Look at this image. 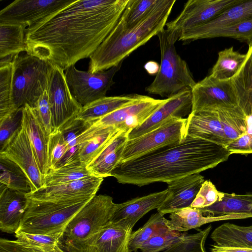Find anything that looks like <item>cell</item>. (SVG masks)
Masks as SVG:
<instances>
[{"mask_svg": "<svg viewBox=\"0 0 252 252\" xmlns=\"http://www.w3.org/2000/svg\"><path fill=\"white\" fill-rule=\"evenodd\" d=\"M132 228L121 222L110 221L93 238L85 252H129Z\"/></svg>", "mask_w": 252, "mask_h": 252, "instance_id": "obj_24", "label": "cell"}, {"mask_svg": "<svg viewBox=\"0 0 252 252\" xmlns=\"http://www.w3.org/2000/svg\"><path fill=\"white\" fill-rule=\"evenodd\" d=\"M93 123L87 122L76 118L63 126L60 130L68 149L77 145L78 138L92 125Z\"/></svg>", "mask_w": 252, "mask_h": 252, "instance_id": "obj_45", "label": "cell"}, {"mask_svg": "<svg viewBox=\"0 0 252 252\" xmlns=\"http://www.w3.org/2000/svg\"><path fill=\"white\" fill-rule=\"evenodd\" d=\"M164 215L157 212L137 230L132 232L128 242L129 252H138L141 246L152 237L169 230Z\"/></svg>", "mask_w": 252, "mask_h": 252, "instance_id": "obj_34", "label": "cell"}, {"mask_svg": "<svg viewBox=\"0 0 252 252\" xmlns=\"http://www.w3.org/2000/svg\"><path fill=\"white\" fill-rule=\"evenodd\" d=\"M204 216L243 214L252 216V194L221 193L220 199L212 205L200 209Z\"/></svg>", "mask_w": 252, "mask_h": 252, "instance_id": "obj_30", "label": "cell"}, {"mask_svg": "<svg viewBox=\"0 0 252 252\" xmlns=\"http://www.w3.org/2000/svg\"><path fill=\"white\" fill-rule=\"evenodd\" d=\"M0 183L8 188L30 192V183L22 169L11 160L0 156Z\"/></svg>", "mask_w": 252, "mask_h": 252, "instance_id": "obj_35", "label": "cell"}, {"mask_svg": "<svg viewBox=\"0 0 252 252\" xmlns=\"http://www.w3.org/2000/svg\"><path fill=\"white\" fill-rule=\"evenodd\" d=\"M33 108L43 128L50 135L53 128L48 88L40 96Z\"/></svg>", "mask_w": 252, "mask_h": 252, "instance_id": "obj_47", "label": "cell"}, {"mask_svg": "<svg viewBox=\"0 0 252 252\" xmlns=\"http://www.w3.org/2000/svg\"><path fill=\"white\" fill-rule=\"evenodd\" d=\"M211 229L210 225L196 233H188L182 240L161 252H206L205 243Z\"/></svg>", "mask_w": 252, "mask_h": 252, "instance_id": "obj_41", "label": "cell"}, {"mask_svg": "<svg viewBox=\"0 0 252 252\" xmlns=\"http://www.w3.org/2000/svg\"><path fill=\"white\" fill-rule=\"evenodd\" d=\"M0 156L11 160L22 169L30 183V192L44 187V176L39 170L32 145L22 126L0 152Z\"/></svg>", "mask_w": 252, "mask_h": 252, "instance_id": "obj_14", "label": "cell"}, {"mask_svg": "<svg viewBox=\"0 0 252 252\" xmlns=\"http://www.w3.org/2000/svg\"><path fill=\"white\" fill-rule=\"evenodd\" d=\"M166 99L146 96L144 99L121 108L93 123L98 127H114L119 130H130L144 123Z\"/></svg>", "mask_w": 252, "mask_h": 252, "instance_id": "obj_15", "label": "cell"}, {"mask_svg": "<svg viewBox=\"0 0 252 252\" xmlns=\"http://www.w3.org/2000/svg\"><path fill=\"white\" fill-rule=\"evenodd\" d=\"M191 91V112L228 111L239 107L232 79L219 80L209 75L196 83Z\"/></svg>", "mask_w": 252, "mask_h": 252, "instance_id": "obj_8", "label": "cell"}, {"mask_svg": "<svg viewBox=\"0 0 252 252\" xmlns=\"http://www.w3.org/2000/svg\"><path fill=\"white\" fill-rule=\"evenodd\" d=\"M246 57V54L234 51L233 47L221 50L218 53V60L210 75L219 80L232 79L241 68Z\"/></svg>", "mask_w": 252, "mask_h": 252, "instance_id": "obj_33", "label": "cell"}, {"mask_svg": "<svg viewBox=\"0 0 252 252\" xmlns=\"http://www.w3.org/2000/svg\"><path fill=\"white\" fill-rule=\"evenodd\" d=\"M187 118L172 119L147 133L128 140L119 163L138 158L162 147L184 141L187 137Z\"/></svg>", "mask_w": 252, "mask_h": 252, "instance_id": "obj_9", "label": "cell"}, {"mask_svg": "<svg viewBox=\"0 0 252 252\" xmlns=\"http://www.w3.org/2000/svg\"><path fill=\"white\" fill-rule=\"evenodd\" d=\"M91 175H94L87 165L80 162L73 163L50 170L44 177V187L69 183Z\"/></svg>", "mask_w": 252, "mask_h": 252, "instance_id": "obj_37", "label": "cell"}, {"mask_svg": "<svg viewBox=\"0 0 252 252\" xmlns=\"http://www.w3.org/2000/svg\"><path fill=\"white\" fill-rule=\"evenodd\" d=\"M26 28L22 25L0 24V59L27 51Z\"/></svg>", "mask_w": 252, "mask_h": 252, "instance_id": "obj_31", "label": "cell"}, {"mask_svg": "<svg viewBox=\"0 0 252 252\" xmlns=\"http://www.w3.org/2000/svg\"><path fill=\"white\" fill-rule=\"evenodd\" d=\"M221 193L210 181L205 180L190 207L199 209L209 207L220 199Z\"/></svg>", "mask_w": 252, "mask_h": 252, "instance_id": "obj_46", "label": "cell"}, {"mask_svg": "<svg viewBox=\"0 0 252 252\" xmlns=\"http://www.w3.org/2000/svg\"><path fill=\"white\" fill-rule=\"evenodd\" d=\"M27 192L13 190L0 183V229L15 234L26 212L29 199Z\"/></svg>", "mask_w": 252, "mask_h": 252, "instance_id": "obj_19", "label": "cell"}, {"mask_svg": "<svg viewBox=\"0 0 252 252\" xmlns=\"http://www.w3.org/2000/svg\"><path fill=\"white\" fill-rule=\"evenodd\" d=\"M232 154H252V133H245L225 146Z\"/></svg>", "mask_w": 252, "mask_h": 252, "instance_id": "obj_48", "label": "cell"}, {"mask_svg": "<svg viewBox=\"0 0 252 252\" xmlns=\"http://www.w3.org/2000/svg\"><path fill=\"white\" fill-rule=\"evenodd\" d=\"M120 130L114 127H98L92 124L85 132V140L80 144L79 161L87 166Z\"/></svg>", "mask_w": 252, "mask_h": 252, "instance_id": "obj_27", "label": "cell"}, {"mask_svg": "<svg viewBox=\"0 0 252 252\" xmlns=\"http://www.w3.org/2000/svg\"><path fill=\"white\" fill-rule=\"evenodd\" d=\"M68 150V147L60 130L54 131L50 134L48 144L49 169L56 168Z\"/></svg>", "mask_w": 252, "mask_h": 252, "instance_id": "obj_44", "label": "cell"}, {"mask_svg": "<svg viewBox=\"0 0 252 252\" xmlns=\"http://www.w3.org/2000/svg\"><path fill=\"white\" fill-rule=\"evenodd\" d=\"M75 0H16L0 11V24L27 29L55 14Z\"/></svg>", "mask_w": 252, "mask_h": 252, "instance_id": "obj_11", "label": "cell"}, {"mask_svg": "<svg viewBox=\"0 0 252 252\" xmlns=\"http://www.w3.org/2000/svg\"><path fill=\"white\" fill-rule=\"evenodd\" d=\"M167 192V189H166L116 204L110 221L121 222L133 227L145 214L159 207Z\"/></svg>", "mask_w": 252, "mask_h": 252, "instance_id": "obj_23", "label": "cell"}, {"mask_svg": "<svg viewBox=\"0 0 252 252\" xmlns=\"http://www.w3.org/2000/svg\"><path fill=\"white\" fill-rule=\"evenodd\" d=\"M0 252H35L33 250L19 243L16 240L0 239Z\"/></svg>", "mask_w": 252, "mask_h": 252, "instance_id": "obj_49", "label": "cell"}, {"mask_svg": "<svg viewBox=\"0 0 252 252\" xmlns=\"http://www.w3.org/2000/svg\"><path fill=\"white\" fill-rule=\"evenodd\" d=\"M62 235H42L17 231L15 233L16 241L35 252H67L62 247Z\"/></svg>", "mask_w": 252, "mask_h": 252, "instance_id": "obj_36", "label": "cell"}, {"mask_svg": "<svg viewBox=\"0 0 252 252\" xmlns=\"http://www.w3.org/2000/svg\"><path fill=\"white\" fill-rule=\"evenodd\" d=\"M13 97L16 109L28 104L33 108L48 88L53 64L33 55L13 58Z\"/></svg>", "mask_w": 252, "mask_h": 252, "instance_id": "obj_7", "label": "cell"}, {"mask_svg": "<svg viewBox=\"0 0 252 252\" xmlns=\"http://www.w3.org/2000/svg\"><path fill=\"white\" fill-rule=\"evenodd\" d=\"M122 64L94 73L79 70L74 65L70 66L66 70L65 76L72 95L82 107L106 96Z\"/></svg>", "mask_w": 252, "mask_h": 252, "instance_id": "obj_10", "label": "cell"}, {"mask_svg": "<svg viewBox=\"0 0 252 252\" xmlns=\"http://www.w3.org/2000/svg\"><path fill=\"white\" fill-rule=\"evenodd\" d=\"M157 36L161 53L159 70L146 91L168 98L185 90H191L196 82L187 63L177 53L175 46L179 34L164 29Z\"/></svg>", "mask_w": 252, "mask_h": 252, "instance_id": "obj_4", "label": "cell"}, {"mask_svg": "<svg viewBox=\"0 0 252 252\" xmlns=\"http://www.w3.org/2000/svg\"><path fill=\"white\" fill-rule=\"evenodd\" d=\"M146 96L138 94L106 96L83 106L76 118L93 123L121 108L142 100Z\"/></svg>", "mask_w": 252, "mask_h": 252, "instance_id": "obj_26", "label": "cell"}, {"mask_svg": "<svg viewBox=\"0 0 252 252\" xmlns=\"http://www.w3.org/2000/svg\"><path fill=\"white\" fill-rule=\"evenodd\" d=\"M211 252H252V248L223 247L216 244L211 245Z\"/></svg>", "mask_w": 252, "mask_h": 252, "instance_id": "obj_50", "label": "cell"}, {"mask_svg": "<svg viewBox=\"0 0 252 252\" xmlns=\"http://www.w3.org/2000/svg\"><path fill=\"white\" fill-rule=\"evenodd\" d=\"M188 234L170 230L155 235L140 248L141 252H161L182 240Z\"/></svg>", "mask_w": 252, "mask_h": 252, "instance_id": "obj_42", "label": "cell"}, {"mask_svg": "<svg viewBox=\"0 0 252 252\" xmlns=\"http://www.w3.org/2000/svg\"><path fill=\"white\" fill-rule=\"evenodd\" d=\"M93 198L64 201L29 199L17 231L42 235H63L70 220Z\"/></svg>", "mask_w": 252, "mask_h": 252, "instance_id": "obj_6", "label": "cell"}, {"mask_svg": "<svg viewBox=\"0 0 252 252\" xmlns=\"http://www.w3.org/2000/svg\"><path fill=\"white\" fill-rule=\"evenodd\" d=\"M144 67L148 73L150 75H155L158 73L160 65L157 62L150 61L147 62Z\"/></svg>", "mask_w": 252, "mask_h": 252, "instance_id": "obj_51", "label": "cell"}, {"mask_svg": "<svg viewBox=\"0 0 252 252\" xmlns=\"http://www.w3.org/2000/svg\"><path fill=\"white\" fill-rule=\"evenodd\" d=\"M250 218L252 216L243 214L204 216L200 209L189 207L171 213L165 222L170 230L183 232L212 222Z\"/></svg>", "mask_w": 252, "mask_h": 252, "instance_id": "obj_25", "label": "cell"}, {"mask_svg": "<svg viewBox=\"0 0 252 252\" xmlns=\"http://www.w3.org/2000/svg\"><path fill=\"white\" fill-rule=\"evenodd\" d=\"M128 1L75 0L26 30L27 53L66 70L96 50Z\"/></svg>", "mask_w": 252, "mask_h": 252, "instance_id": "obj_1", "label": "cell"}, {"mask_svg": "<svg viewBox=\"0 0 252 252\" xmlns=\"http://www.w3.org/2000/svg\"><path fill=\"white\" fill-rule=\"evenodd\" d=\"M219 112L227 145L246 132V116L240 107L232 111Z\"/></svg>", "mask_w": 252, "mask_h": 252, "instance_id": "obj_39", "label": "cell"}, {"mask_svg": "<svg viewBox=\"0 0 252 252\" xmlns=\"http://www.w3.org/2000/svg\"><path fill=\"white\" fill-rule=\"evenodd\" d=\"M204 181V177L198 173L167 183V194L158 212L164 216L190 207Z\"/></svg>", "mask_w": 252, "mask_h": 252, "instance_id": "obj_18", "label": "cell"}, {"mask_svg": "<svg viewBox=\"0 0 252 252\" xmlns=\"http://www.w3.org/2000/svg\"><path fill=\"white\" fill-rule=\"evenodd\" d=\"M116 204L107 195H95L73 218L61 243L67 252H85L97 233L110 221Z\"/></svg>", "mask_w": 252, "mask_h": 252, "instance_id": "obj_5", "label": "cell"}, {"mask_svg": "<svg viewBox=\"0 0 252 252\" xmlns=\"http://www.w3.org/2000/svg\"><path fill=\"white\" fill-rule=\"evenodd\" d=\"M230 155L223 146L187 135L181 143L119 163L111 176L119 183L139 187L167 183L213 168L227 160Z\"/></svg>", "mask_w": 252, "mask_h": 252, "instance_id": "obj_2", "label": "cell"}, {"mask_svg": "<svg viewBox=\"0 0 252 252\" xmlns=\"http://www.w3.org/2000/svg\"><path fill=\"white\" fill-rule=\"evenodd\" d=\"M104 178L91 175L78 180L57 186L43 188L28 192L29 199L40 201H63L84 199L96 195Z\"/></svg>", "mask_w": 252, "mask_h": 252, "instance_id": "obj_17", "label": "cell"}, {"mask_svg": "<svg viewBox=\"0 0 252 252\" xmlns=\"http://www.w3.org/2000/svg\"><path fill=\"white\" fill-rule=\"evenodd\" d=\"M22 126L29 138L41 174L50 170L48 159L49 135L39 121L33 108L28 104L23 107Z\"/></svg>", "mask_w": 252, "mask_h": 252, "instance_id": "obj_21", "label": "cell"}, {"mask_svg": "<svg viewBox=\"0 0 252 252\" xmlns=\"http://www.w3.org/2000/svg\"><path fill=\"white\" fill-rule=\"evenodd\" d=\"M187 119V136L200 138L224 147L227 145L219 111L191 112Z\"/></svg>", "mask_w": 252, "mask_h": 252, "instance_id": "obj_22", "label": "cell"}, {"mask_svg": "<svg viewBox=\"0 0 252 252\" xmlns=\"http://www.w3.org/2000/svg\"><path fill=\"white\" fill-rule=\"evenodd\" d=\"M191 90H185L166 98V101L144 123L130 131L128 140L147 133L172 119L185 118L191 112Z\"/></svg>", "mask_w": 252, "mask_h": 252, "instance_id": "obj_16", "label": "cell"}, {"mask_svg": "<svg viewBox=\"0 0 252 252\" xmlns=\"http://www.w3.org/2000/svg\"><path fill=\"white\" fill-rule=\"evenodd\" d=\"M211 238L220 246L252 248V225L244 226L224 223L214 230Z\"/></svg>", "mask_w": 252, "mask_h": 252, "instance_id": "obj_29", "label": "cell"}, {"mask_svg": "<svg viewBox=\"0 0 252 252\" xmlns=\"http://www.w3.org/2000/svg\"><path fill=\"white\" fill-rule=\"evenodd\" d=\"M242 0H189L180 14L166 24L167 29L179 35L184 31L195 28L210 21L227 8Z\"/></svg>", "mask_w": 252, "mask_h": 252, "instance_id": "obj_13", "label": "cell"}, {"mask_svg": "<svg viewBox=\"0 0 252 252\" xmlns=\"http://www.w3.org/2000/svg\"><path fill=\"white\" fill-rule=\"evenodd\" d=\"M160 0H129L116 25L128 29L138 24Z\"/></svg>", "mask_w": 252, "mask_h": 252, "instance_id": "obj_38", "label": "cell"}, {"mask_svg": "<svg viewBox=\"0 0 252 252\" xmlns=\"http://www.w3.org/2000/svg\"><path fill=\"white\" fill-rule=\"evenodd\" d=\"M246 59L232 78L236 89L239 107L246 117L252 115V43L249 44Z\"/></svg>", "mask_w": 252, "mask_h": 252, "instance_id": "obj_28", "label": "cell"}, {"mask_svg": "<svg viewBox=\"0 0 252 252\" xmlns=\"http://www.w3.org/2000/svg\"><path fill=\"white\" fill-rule=\"evenodd\" d=\"M13 58L7 57L0 62V120L17 110L13 97Z\"/></svg>", "mask_w": 252, "mask_h": 252, "instance_id": "obj_32", "label": "cell"}, {"mask_svg": "<svg viewBox=\"0 0 252 252\" xmlns=\"http://www.w3.org/2000/svg\"><path fill=\"white\" fill-rule=\"evenodd\" d=\"M252 17V0L242 1L224 10L208 23L183 31L178 40L185 42L201 39L204 35L218 29Z\"/></svg>", "mask_w": 252, "mask_h": 252, "instance_id": "obj_20", "label": "cell"}, {"mask_svg": "<svg viewBox=\"0 0 252 252\" xmlns=\"http://www.w3.org/2000/svg\"><path fill=\"white\" fill-rule=\"evenodd\" d=\"M219 37L233 38L241 42H245L248 45L252 43V17L214 30L204 35L202 39Z\"/></svg>", "mask_w": 252, "mask_h": 252, "instance_id": "obj_40", "label": "cell"}, {"mask_svg": "<svg viewBox=\"0 0 252 252\" xmlns=\"http://www.w3.org/2000/svg\"><path fill=\"white\" fill-rule=\"evenodd\" d=\"M48 90L53 131L75 119L82 106L72 95L64 70L53 64Z\"/></svg>", "mask_w": 252, "mask_h": 252, "instance_id": "obj_12", "label": "cell"}, {"mask_svg": "<svg viewBox=\"0 0 252 252\" xmlns=\"http://www.w3.org/2000/svg\"><path fill=\"white\" fill-rule=\"evenodd\" d=\"M23 108L0 120V152L6 146L16 132L22 127Z\"/></svg>", "mask_w": 252, "mask_h": 252, "instance_id": "obj_43", "label": "cell"}, {"mask_svg": "<svg viewBox=\"0 0 252 252\" xmlns=\"http://www.w3.org/2000/svg\"><path fill=\"white\" fill-rule=\"evenodd\" d=\"M176 0H160L138 24L128 29L116 25L107 37L90 56L88 71L105 70L124 60L164 28Z\"/></svg>", "mask_w": 252, "mask_h": 252, "instance_id": "obj_3", "label": "cell"}]
</instances>
